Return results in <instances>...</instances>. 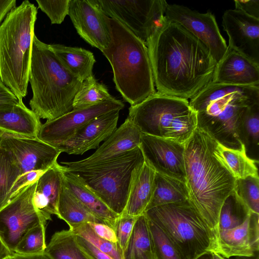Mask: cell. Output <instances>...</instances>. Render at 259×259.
I'll list each match as a JSON object with an SVG mask.
<instances>
[{"label": "cell", "instance_id": "cell-47", "mask_svg": "<svg viewBox=\"0 0 259 259\" xmlns=\"http://www.w3.org/2000/svg\"><path fill=\"white\" fill-rule=\"evenodd\" d=\"M16 5L15 0H0V24Z\"/></svg>", "mask_w": 259, "mask_h": 259}, {"label": "cell", "instance_id": "cell-51", "mask_svg": "<svg viewBox=\"0 0 259 259\" xmlns=\"http://www.w3.org/2000/svg\"><path fill=\"white\" fill-rule=\"evenodd\" d=\"M237 259H259L258 252L256 253L254 255L250 257L237 256Z\"/></svg>", "mask_w": 259, "mask_h": 259}, {"label": "cell", "instance_id": "cell-25", "mask_svg": "<svg viewBox=\"0 0 259 259\" xmlns=\"http://www.w3.org/2000/svg\"><path fill=\"white\" fill-rule=\"evenodd\" d=\"M64 183L86 208L113 229L119 215L111 210L78 177L72 172L65 170Z\"/></svg>", "mask_w": 259, "mask_h": 259}, {"label": "cell", "instance_id": "cell-27", "mask_svg": "<svg viewBox=\"0 0 259 259\" xmlns=\"http://www.w3.org/2000/svg\"><path fill=\"white\" fill-rule=\"evenodd\" d=\"M189 200L185 183L155 172L153 192L146 211L152 208Z\"/></svg>", "mask_w": 259, "mask_h": 259}, {"label": "cell", "instance_id": "cell-20", "mask_svg": "<svg viewBox=\"0 0 259 259\" xmlns=\"http://www.w3.org/2000/svg\"><path fill=\"white\" fill-rule=\"evenodd\" d=\"M119 110L101 115L90 121L57 149L68 154L82 155L98 148L117 129Z\"/></svg>", "mask_w": 259, "mask_h": 259}, {"label": "cell", "instance_id": "cell-30", "mask_svg": "<svg viewBox=\"0 0 259 259\" xmlns=\"http://www.w3.org/2000/svg\"><path fill=\"white\" fill-rule=\"evenodd\" d=\"M238 135L247 155L259 159V103L249 106L243 114L238 127Z\"/></svg>", "mask_w": 259, "mask_h": 259}, {"label": "cell", "instance_id": "cell-49", "mask_svg": "<svg viewBox=\"0 0 259 259\" xmlns=\"http://www.w3.org/2000/svg\"><path fill=\"white\" fill-rule=\"evenodd\" d=\"M12 254V253L0 240V259H4Z\"/></svg>", "mask_w": 259, "mask_h": 259}, {"label": "cell", "instance_id": "cell-14", "mask_svg": "<svg viewBox=\"0 0 259 259\" xmlns=\"http://www.w3.org/2000/svg\"><path fill=\"white\" fill-rule=\"evenodd\" d=\"M68 15L78 34L101 51L112 42L111 18L95 0H70Z\"/></svg>", "mask_w": 259, "mask_h": 259}, {"label": "cell", "instance_id": "cell-8", "mask_svg": "<svg viewBox=\"0 0 259 259\" xmlns=\"http://www.w3.org/2000/svg\"><path fill=\"white\" fill-rule=\"evenodd\" d=\"M144 214L164 232L181 259H196L206 252H215L214 238L189 200L156 206Z\"/></svg>", "mask_w": 259, "mask_h": 259}, {"label": "cell", "instance_id": "cell-3", "mask_svg": "<svg viewBox=\"0 0 259 259\" xmlns=\"http://www.w3.org/2000/svg\"><path fill=\"white\" fill-rule=\"evenodd\" d=\"M259 103L258 86H236L210 82L190 99L197 126L223 145L240 149L244 145L238 135L246 109Z\"/></svg>", "mask_w": 259, "mask_h": 259}, {"label": "cell", "instance_id": "cell-6", "mask_svg": "<svg viewBox=\"0 0 259 259\" xmlns=\"http://www.w3.org/2000/svg\"><path fill=\"white\" fill-rule=\"evenodd\" d=\"M37 9L25 0L0 25V80L20 101L27 94Z\"/></svg>", "mask_w": 259, "mask_h": 259}, {"label": "cell", "instance_id": "cell-45", "mask_svg": "<svg viewBox=\"0 0 259 259\" xmlns=\"http://www.w3.org/2000/svg\"><path fill=\"white\" fill-rule=\"evenodd\" d=\"M235 9L240 10L246 14L259 19V0H235Z\"/></svg>", "mask_w": 259, "mask_h": 259}, {"label": "cell", "instance_id": "cell-43", "mask_svg": "<svg viewBox=\"0 0 259 259\" xmlns=\"http://www.w3.org/2000/svg\"><path fill=\"white\" fill-rule=\"evenodd\" d=\"M93 231L100 237L109 242L117 243V240L114 229L103 223H88Z\"/></svg>", "mask_w": 259, "mask_h": 259}, {"label": "cell", "instance_id": "cell-5", "mask_svg": "<svg viewBox=\"0 0 259 259\" xmlns=\"http://www.w3.org/2000/svg\"><path fill=\"white\" fill-rule=\"evenodd\" d=\"M111 23L112 42L101 52L112 67L116 90L135 106L156 92L148 49L118 21L111 18Z\"/></svg>", "mask_w": 259, "mask_h": 259}, {"label": "cell", "instance_id": "cell-50", "mask_svg": "<svg viewBox=\"0 0 259 259\" xmlns=\"http://www.w3.org/2000/svg\"><path fill=\"white\" fill-rule=\"evenodd\" d=\"M196 259H213L212 252L207 251L198 256Z\"/></svg>", "mask_w": 259, "mask_h": 259}, {"label": "cell", "instance_id": "cell-38", "mask_svg": "<svg viewBox=\"0 0 259 259\" xmlns=\"http://www.w3.org/2000/svg\"><path fill=\"white\" fill-rule=\"evenodd\" d=\"M234 191L251 211L259 214L258 177L236 179Z\"/></svg>", "mask_w": 259, "mask_h": 259}, {"label": "cell", "instance_id": "cell-44", "mask_svg": "<svg viewBox=\"0 0 259 259\" xmlns=\"http://www.w3.org/2000/svg\"><path fill=\"white\" fill-rule=\"evenodd\" d=\"M45 171H33L20 176L12 188L11 193L12 198L14 197L18 193V192L25 186L34 181H37L39 177Z\"/></svg>", "mask_w": 259, "mask_h": 259}, {"label": "cell", "instance_id": "cell-33", "mask_svg": "<svg viewBox=\"0 0 259 259\" xmlns=\"http://www.w3.org/2000/svg\"><path fill=\"white\" fill-rule=\"evenodd\" d=\"M250 211L233 190L221 207L219 231L231 229L241 225L246 221Z\"/></svg>", "mask_w": 259, "mask_h": 259}, {"label": "cell", "instance_id": "cell-13", "mask_svg": "<svg viewBox=\"0 0 259 259\" xmlns=\"http://www.w3.org/2000/svg\"><path fill=\"white\" fill-rule=\"evenodd\" d=\"M165 17L167 21L182 26L202 42L217 64L227 51L228 47L211 12L201 13L184 6L167 4Z\"/></svg>", "mask_w": 259, "mask_h": 259}, {"label": "cell", "instance_id": "cell-1", "mask_svg": "<svg viewBox=\"0 0 259 259\" xmlns=\"http://www.w3.org/2000/svg\"><path fill=\"white\" fill-rule=\"evenodd\" d=\"M146 45L158 92L188 100L211 82L217 62L179 24L166 19Z\"/></svg>", "mask_w": 259, "mask_h": 259}, {"label": "cell", "instance_id": "cell-48", "mask_svg": "<svg viewBox=\"0 0 259 259\" xmlns=\"http://www.w3.org/2000/svg\"><path fill=\"white\" fill-rule=\"evenodd\" d=\"M16 259H51L45 252L32 255H21L13 253Z\"/></svg>", "mask_w": 259, "mask_h": 259}, {"label": "cell", "instance_id": "cell-21", "mask_svg": "<svg viewBox=\"0 0 259 259\" xmlns=\"http://www.w3.org/2000/svg\"><path fill=\"white\" fill-rule=\"evenodd\" d=\"M211 82L259 87V64L228 47L216 65Z\"/></svg>", "mask_w": 259, "mask_h": 259}, {"label": "cell", "instance_id": "cell-11", "mask_svg": "<svg viewBox=\"0 0 259 259\" xmlns=\"http://www.w3.org/2000/svg\"><path fill=\"white\" fill-rule=\"evenodd\" d=\"M36 182L21 189L0 210V240L12 254L29 229L39 224L47 225L48 221L33 203Z\"/></svg>", "mask_w": 259, "mask_h": 259}, {"label": "cell", "instance_id": "cell-22", "mask_svg": "<svg viewBox=\"0 0 259 259\" xmlns=\"http://www.w3.org/2000/svg\"><path fill=\"white\" fill-rule=\"evenodd\" d=\"M64 167L57 163L38 179L33 195L35 208L48 220L58 214V204L63 185Z\"/></svg>", "mask_w": 259, "mask_h": 259}, {"label": "cell", "instance_id": "cell-2", "mask_svg": "<svg viewBox=\"0 0 259 259\" xmlns=\"http://www.w3.org/2000/svg\"><path fill=\"white\" fill-rule=\"evenodd\" d=\"M217 144L213 138L197 126L184 144L189 201L210 230L215 245L220 210L233 191L236 180L216 156Z\"/></svg>", "mask_w": 259, "mask_h": 259}, {"label": "cell", "instance_id": "cell-37", "mask_svg": "<svg viewBox=\"0 0 259 259\" xmlns=\"http://www.w3.org/2000/svg\"><path fill=\"white\" fill-rule=\"evenodd\" d=\"M148 222L154 259H181L175 246L164 232L148 219Z\"/></svg>", "mask_w": 259, "mask_h": 259}, {"label": "cell", "instance_id": "cell-34", "mask_svg": "<svg viewBox=\"0 0 259 259\" xmlns=\"http://www.w3.org/2000/svg\"><path fill=\"white\" fill-rule=\"evenodd\" d=\"M113 98L107 87L98 82L93 75L82 81L74 98L73 109L92 106Z\"/></svg>", "mask_w": 259, "mask_h": 259}, {"label": "cell", "instance_id": "cell-23", "mask_svg": "<svg viewBox=\"0 0 259 259\" xmlns=\"http://www.w3.org/2000/svg\"><path fill=\"white\" fill-rule=\"evenodd\" d=\"M40 118L22 100L0 108V131L14 136L36 138Z\"/></svg>", "mask_w": 259, "mask_h": 259}, {"label": "cell", "instance_id": "cell-26", "mask_svg": "<svg viewBox=\"0 0 259 259\" xmlns=\"http://www.w3.org/2000/svg\"><path fill=\"white\" fill-rule=\"evenodd\" d=\"M65 68L81 81L93 75L96 59L92 52L79 47L50 44Z\"/></svg>", "mask_w": 259, "mask_h": 259}, {"label": "cell", "instance_id": "cell-24", "mask_svg": "<svg viewBox=\"0 0 259 259\" xmlns=\"http://www.w3.org/2000/svg\"><path fill=\"white\" fill-rule=\"evenodd\" d=\"M155 175V171L145 162L136 168L122 214L138 217L145 213L152 196Z\"/></svg>", "mask_w": 259, "mask_h": 259}, {"label": "cell", "instance_id": "cell-40", "mask_svg": "<svg viewBox=\"0 0 259 259\" xmlns=\"http://www.w3.org/2000/svg\"><path fill=\"white\" fill-rule=\"evenodd\" d=\"M70 0H36L38 8L50 18L52 24H60L68 15Z\"/></svg>", "mask_w": 259, "mask_h": 259}, {"label": "cell", "instance_id": "cell-18", "mask_svg": "<svg viewBox=\"0 0 259 259\" xmlns=\"http://www.w3.org/2000/svg\"><path fill=\"white\" fill-rule=\"evenodd\" d=\"M141 135L140 130L126 118L91 155L79 161L61 163L64 164L65 170L70 171L105 162L138 147Z\"/></svg>", "mask_w": 259, "mask_h": 259}, {"label": "cell", "instance_id": "cell-17", "mask_svg": "<svg viewBox=\"0 0 259 259\" xmlns=\"http://www.w3.org/2000/svg\"><path fill=\"white\" fill-rule=\"evenodd\" d=\"M222 26L229 37V46L259 64V19L236 9L226 11Z\"/></svg>", "mask_w": 259, "mask_h": 259}, {"label": "cell", "instance_id": "cell-28", "mask_svg": "<svg viewBox=\"0 0 259 259\" xmlns=\"http://www.w3.org/2000/svg\"><path fill=\"white\" fill-rule=\"evenodd\" d=\"M57 217L68 225L70 230L84 223H105L92 214L78 200L65 185L64 180L58 204Z\"/></svg>", "mask_w": 259, "mask_h": 259}, {"label": "cell", "instance_id": "cell-54", "mask_svg": "<svg viewBox=\"0 0 259 259\" xmlns=\"http://www.w3.org/2000/svg\"><path fill=\"white\" fill-rule=\"evenodd\" d=\"M2 134H3V133L0 131V139L2 136Z\"/></svg>", "mask_w": 259, "mask_h": 259}, {"label": "cell", "instance_id": "cell-46", "mask_svg": "<svg viewBox=\"0 0 259 259\" xmlns=\"http://www.w3.org/2000/svg\"><path fill=\"white\" fill-rule=\"evenodd\" d=\"M19 101L13 93L0 80V108L17 103Z\"/></svg>", "mask_w": 259, "mask_h": 259}, {"label": "cell", "instance_id": "cell-55", "mask_svg": "<svg viewBox=\"0 0 259 259\" xmlns=\"http://www.w3.org/2000/svg\"><path fill=\"white\" fill-rule=\"evenodd\" d=\"M10 256H7V257L5 258L4 259H9V257Z\"/></svg>", "mask_w": 259, "mask_h": 259}, {"label": "cell", "instance_id": "cell-15", "mask_svg": "<svg viewBox=\"0 0 259 259\" xmlns=\"http://www.w3.org/2000/svg\"><path fill=\"white\" fill-rule=\"evenodd\" d=\"M0 146L10 154L21 176L33 171H46L58 163L57 159L61 153L37 138L17 137L3 133Z\"/></svg>", "mask_w": 259, "mask_h": 259}, {"label": "cell", "instance_id": "cell-42", "mask_svg": "<svg viewBox=\"0 0 259 259\" xmlns=\"http://www.w3.org/2000/svg\"><path fill=\"white\" fill-rule=\"evenodd\" d=\"M76 238L79 247L89 259H114L81 236L76 235Z\"/></svg>", "mask_w": 259, "mask_h": 259}, {"label": "cell", "instance_id": "cell-16", "mask_svg": "<svg viewBox=\"0 0 259 259\" xmlns=\"http://www.w3.org/2000/svg\"><path fill=\"white\" fill-rule=\"evenodd\" d=\"M139 147L145 162L156 172L186 184L184 144L142 134Z\"/></svg>", "mask_w": 259, "mask_h": 259}, {"label": "cell", "instance_id": "cell-9", "mask_svg": "<svg viewBox=\"0 0 259 259\" xmlns=\"http://www.w3.org/2000/svg\"><path fill=\"white\" fill-rule=\"evenodd\" d=\"M144 162L139 146L105 162L68 171L78 177L111 210L120 215L126 204L134 172Z\"/></svg>", "mask_w": 259, "mask_h": 259}, {"label": "cell", "instance_id": "cell-52", "mask_svg": "<svg viewBox=\"0 0 259 259\" xmlns=\"http://www.w3.org/2000/svg\"><path fill=\"white\" fill-rule=\"evenodd\" d=\"M213 259H226L219 253L212 252Z\"/></svg>", "mask_w": 259, "mask_h": 259}, {"label": "cell", "instance_id": "cell-4", "mask_svg": "<svg viewBox=\"0 0 259 259\" xmlns=\"http://www.w3.org/2000/svg\"><path fill=\"white\" fill-rule=\"evenodd\" d=\"M31 110L39 118L55 119L73 110L74 98L82 81L69 72L52 49L34 34L29 79Z\"/></svg>", "mask_w": 259, "mask_h": 259}, {"label": "cell", "instance_id": "cell-31", "mask_svg": "<svg viewBox=\"0 0 259 259\" xmlns=\"http://www.w3.org/2000/svg\"><path fill=\"white\" fill-rule=\"evenodd\" d=\"M123 259H154L148 219L138 217L125 250Z\"/></svg>", "mask_w": 259, "mask_h": 259}, {"label": "cell", "instance_id": "cell-35", "mask_svg": "<svg viewBox=\"0 0 259 259\" xmlns=\"http://www.w3.org/2000/svg\"><path fill=\"white\" fill-rule=\"evenodd\" d=\"M20 176L10 154L0 146V210L12 199V188Z\"/></svg>", "mask_w": 259, "mask_h": 259}, {"label": "cell", "instance_id": "cell-10", "mask_svg": "<svg viewBox=\"0 0 259 259\" xmlns=\"http://www.w3.org/2000/svg\"><path fill=\"white\" fill-rule=\"evenodd\" d=\"M103 12L145 44L166 21L164 0H95Z\"/></svg>", "mask_w": 259, "mask_h": 259}, {"label": "cell", "instance_id": "cell-29", "mask_svg": "<svg viewBox=\"0 0 259 259\" xmlns=\"http://www.w3.org/2000/svg\"><path fill=\"white\" fill-rule=\"evenodd\" d=\"M214 152L235 179L248 176L258 177V161L247 155L244 145L240 149H235L217 142Z\"/></svg>", "mask_w": 259, "mask_h": 259}, {"label": "cell", "instance_id": "cell-36", "mask_svg": "<svg viewBox=\"0 0 259 259\" xmlns=\"http://www.w3.org/2000/svg\"><path fill=\"white\" fill-rule=\"evenodd\" d=\"M46 225L39 224L29 229L17 245L14 253L32 255L42 253L46 247Z\"/></svg>", "mask_w": 259, "mask_h": 259}, {"label": "cell", "instance_id": "cell-19", "mask_svg": "<svg viewBox=\"0 0 259 259\" xmlns=\"http://www.w3.org/2000/svg\"><path fill=\"white\" fill-rule=\"evenodd\" d=\"M259 214L250 211L241 225L219 230L215 252L225 258L250 257L259 251Z\"/></svg>", "mask_w": 259, "mask_h": 259}, {"label": "cell", "instance_id": "cell-32", "mask_svg": "<svg viewBox=\"0 0 259 259\" xmlns=\"http://www.w3.org/2000/svg\"><path fill=\"white\" fill-rule=\"evenodd\" d=\"M45 252L51 259H89L79 247L76 235L69 229L55 232Z\"/></svg>", "mask_w": 259, "mask_h": 259}, {"label": "cell", "instance_id": "cell-39", "mask_svg": "<svg viewBox=\"0 0 259 259\" xmlns=\"http://www.w3.org/2000/svg\"><path fill=\"white\" fill-rule=\"evenodd\" d=\"M71 231L113 258L123 259V252L118 244L109 242L99 237L88 223L82 224Z\"/></svg>", "mask_w": 259, "mask_h": 259}, {"label": "cell", "instance_id": "cell-12", "mask_svg": "<svg viewBox=\"0 0 259 259\" xmlns=\"http://www.w3.org/2000/svg\"><path fill=\"white\" fill-rule=\"evenodd\" d=\"M124 107V104L121 101L113 98L92 106L73 109L41 124L36 138L57 149L91 120L112 111L121 110Z\"/></svg>", "mask_w": 259, "mask_h": 259}, {"label": "cell", "instance_id": "cell-7", "mask_svg": "<svg viewBox=\"0 0 259 259\" xmlns=\"http://www.w3.org/2000/svg\"><path fill=\"white\" fill-rule=\"evenodd\" d=\"M127 118L142 134L184 144L197 127L196 114L187 100L158 92L131 106Z\"/></svg>", "mask_w": 259, "mask_h": 259}, {"label": "cell", "instance_id": "cell-41", "mask_svg": "<svg viewBox=\"0 0 259 259\" xmlns=\"http://www.w3.org/2000/svg\"><path fill=\"white\" fill-rule=\"evenodd\" d=\"M137 218L122 214L115 221L113 229L116 236L117 244L122 252L127 246Z\"/></svg>", "mask_w": 259, "mask_h": 259}, {"label": "cell", "instance_id": "cell-53", "mask_svg": "<svg viewBox=\"0 0 259 259\" xmlns=\"http://www.w3.org/2000/svg\"><path fill=\"white\" fill-rule=\"evenodd\" d=\"M9 259H16V258L15 257V256L13 255V254H12V255H11L9 257Z\"/></svg>", "mask_w": 259, "mask_h": 259}]
</instances>
